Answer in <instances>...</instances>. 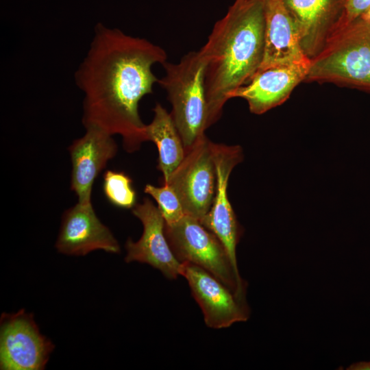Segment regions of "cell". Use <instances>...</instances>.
Masks as SVG:
<instances>
[{
	"label": "cell",
	"instance_id": "cell-1",
	"mask_svg": "<svg viewBox=\"0 0 370 370\" xmlns=\"http://www.w3.org/2000/svg\"><path fill=\"white\" fill-rule=\"evenodd\" d=\"M165 51L150 41L101 24L75 79L84 93L82 123L122 137L127 152L145 142L138 103L158 79L151 71L166 62Z\"/></svg>",
	"mask_w": 370,
	"mask_h": 370
},
{
	"label": "cell",
	"instance_id": "cell-2",
	"mask_svg": "<svg viewBox=\"0 0 370 370\" xmlns=\"http://www.w3.org/2000/svg\"><path fill=\"white\" fill-rule=\"evenodd\" d=\"M264 50L263 0H235L199 50L206 60L208 127L221 117L232 95L258 71Z\"/></svg>",
	"mask_w": 370,
	"mask_h": 370
},
{
	"label": "cell",
	"instance_id": "cell-3",
	"mask_svg": "<svg viewBox=\"0 0 370 370\" xmlns=\"http://www.w3.org/2000/svg\"><path fill=\"white\" fill-rule=\"evenodd\" d=\"M304 82L370 92V11L341 27L310 60Z\"/></svg>",
	"mask_w": 370,
	"mask_h": 370
},
{
	"label": "cell",
	"instance_id": "cell-4",
	"mask_svg": "<svg viewBox=\"0 0 370 370\" xmlns=\"http://www.w3.org/2000/svg\"><path fill=\"white\" fill-rule=\"evenodd\" d=\"M162 65L165 75L158 83L167 93L172 107L170 114L186 150L208 128L206 60L200 51H190L178 63L165 62Z\"/></svg>",
	"mask_w": 370,
	"mask_h": 370
},
{
	"label": "cell",
	"instance_id": "cell-5",
	"mask_svg": "<svg viewBox=\"0 0 370 370\" xmlns=\"http://www.w3.org/2000/svg\"><path fill=\"white\" fill-rule=\"evenodd\" d=\"M169 244L181 262L196 264L213 275L238 298L246 300V284L234 268L221 241L199 220L185 214L180 221L165 224Z\"/></svg>",
	"mask_w": 370,
	"mask_h": 370
},
{
	"label": "cell",
	"instance_id": "cell-6",
	"mask_svg": "<svg viewBox=\"0 0 370 370\" xmlns=\"http://www.w3.org/2000/svg\"><path fill=\"white\" fill-rule=\"evenodd\" d=\"M211 141L206 134L188 149L168 182L179 197L184 213L198 220L209 211L216 191V168Z\"/></svg>",
	"mask_w": 370,
	"mask_h": 370
},
{
	"label": "cell",
	"instance_id": "cell-7",
	"mask_svg": "<svg viewBox=\"0 0 370 370\" xmlns=\"http://www.w3.org/2000/svg\"><path fill=\"white\" fill-rule=\"evenodd\" d=\"M54 345L42 335L32 314L24 309L1 314L0 320V369H44Z\"/></svg>",
	"mask_w": 370,
	"mask_h": 370
},
{
	"label": "cell",
	"instance_id": "cell-8",
	"mask_svg": "<svg viewBox=\"0 0 370 370\" xmlns=\"http://www.w3.org/2000/svg\"><path fill=\"white\" fill-rule=\"evenodd\" d=\"M211 149L216 168V191L209 211L200 222L221 241L234 269L239 273L236 250L242 230L229 201L227 189L231 172L243 160V151L239 146L212 142Z\"/></svg>",
	"mask_w": 370,
	"mask_h": 370
},
{
	"label": "cell",
	"instance_id": "cell-9",
	"mask_svg": "<svg viewBox=\"0 0 370 370\" xmlns=\"http://www.w3.org/2000/svg\"><path fill=\"white\" fill-rule=\"evenodd\" d=\"M181 275L187 280L208 327L225 328L249 319L250 310L246 300L238 298L204 269L190 262H183Z\"/></svg>",
	"mask_w": 370,
	"mask_h": 370
},
{
	"label": "cell",
	"instance_id": "cell-10",
	"mask_svg": "<svg viewBox=\"0 0 370 370\" xmlns=\"http://www.w3.org/2000/svg\"><path fill=\"white\" fill-rule=\"evenodd\" d=\"M133 214L143 226L139 240L134 242L129 238L125 243L127 251L125 261L149 264L159 270L169 280L181 275L182 263L174 255L165 234V221L158 207L149 199L132 208Z\"/></svg>",
	"mask_w": 370,
	"mask_h": 370
},
{
	"label": "cell",
	"instance_id": "cell-11",
	"mask_svg": "<svg viewBox=\"0 0 370 370\" xmlns=\"http://www.w3.org/2000/svg\"><path fill=\"white\" fill-rule=\"evenodd\" d=\"M55 247L59 253L77 256L98 249L111 254L121 251L117 240L97 217L92 202L77 201L64 212Z\"/></svg>",
	"mask_w": 370,
	"mask_h": 370
},
{
	"label": "cell",
	"instance_id": "cell-12",
	"mask_svg": "<svg viewBox=\"0 0 370 370\" xmlns=\"http://www.w3.org/2000/svg\"><path fill=\"white\" fill-rule=\"evenodd\" d=\"M292 17L301 49L310 60L341 26L347 0H282Z\"/></svg>",
	"mask_w": 370,
	"mask_h": 370
},
{
	"label": "cell",
	"instance_id": "cell-13",
	"mask_svg": "<svg viewBox=\"0 0 370 370\" xmlns=\"http://www.w3.org/2000/svg\"><path fill=\"white\" fill-rule=\"evenodd\" d=\"M85 129V134L68 148L72 165L71 190L78 202L91 203L94 182L116 156L118 147L108 133L94 127Z\"/></svg>",
	"mask_w": 370,
	"mask_h": 370
},
{
	"label": "cell",
	"instance_id": "cell-14",
	"mask_svg": "<svg viewBox=\"0 0 370 370\" xmlns=\"http://www.w3.org/2000/svg\"><path fill=\"white\" fill-rule=\"evenodd\" d=\"M310 63V61L258 70L249 83L237 89L231 98L244 99L251 113L264 114L288 99L294 88L304 81Z\"/></svg>",
	"mask_w": 370,
	"mask_h": 370
},
{
	"label": "cell",
	"instance_id": "cell-15",
	"mask_svg": "<svg viewBox=\"0 0 370 370\" xmlns=\"http://www.w3.org/2000/svg\"><path fill=\"white\" fill-rule=\"evenodd\" d=\"M263 5L264 50L258 70L309 62L301 49L294 21L282 0H263Z\"/></svg>",
	"mask_w": 370,
	"mask_h": 370
},
{
	"label": "cell",
	"instance_id": "cell-16",
	"mask_svg": "<svg viewBox=\"0 0 370 370\" xmlns=\"http://www.w3.org/2000/svg\"><path fill=\"white\" fill-rule=\"evenodd\" d=\"M153 111V120L145 125V140L152 141L158 148V169L162 173L165 184L184 159L185 148L171 114L158 103Z\"/></svg>",
	"mask_w": 370,
	"mask_h": 370
},
{
	"label": "cell",
	"instance_id": "cell-17",
	"mask_svg": "<svg viewBox=\"0 0 370 370\" xmlns=\"http://www.w3.org/2000/svg\"><path fill=\"white\" fill-rule=\"evenodd\" d=\"M103 190L108 201L121 208H133L136 194L131 178L124 172L108 170L103 175Z\"/></svg>",
	"mask_w": 370,
	"mask_h": 370
},
{
	"label": "cell",
	"instance_id": "cell-18",
	"mask_svg": "<svg viewBox=\"0 0 370 370\" xmlns=\"http://www.w3.org/2000/svg\"><path fill=\"white\" fill-rule=\"evenodd\" d=\"M144 191L158 203L166 225H172L185 215L179 197L169 184H163L161 187L147 184Z\"/></svg>",
	"mask_w": 370,
	"mask_h": 370
},
{
	"label": "cell",
	"instance_id": "cell-19",
	"mask_svg": "<svg viewBox=\"0 0 370 370\" xmlns=\"http://www.w3.org/2000/svg\"><path fill=\"white\" fill-rule=\"evenodd\" d=\"M369 11L370 0H347L345 16L339 28Z\"/></svg>",
	"mask_w": 370,
	"mask_h": 370
},
{
	"label": "cell",
	"instance_id": "cell-20",
	"mask_svg": "<svg viewBox=\"0 0 370 370\" xmlns=\"http://www.w3.org/2000/svg\"><path fill=\"white\" fill-rule=\"evenodd\" d=\"M347 369L348 370H370V361L369 362H358L352 364Z\"/></svg>",
	"mask_w": 370,
	"mask_h": 370
}]
</instances>
